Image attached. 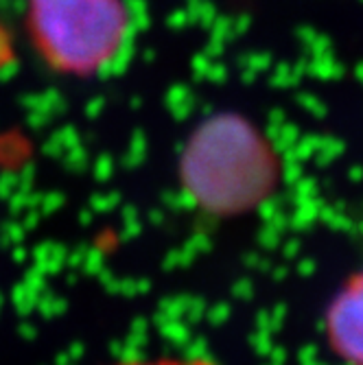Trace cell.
I'll list each match as a JSON object with an SVG mask.
<instances>
[{
	"mask_svg": "<svg viewBox=\"0 0 363 365\" xmlns=\"http://www.w3.org/2000/svg\"><path fill=\"white\" fill-rule=\"evenodd\" d=\"M280 180V160L260 127L237 112L197 123L180 155V182L190 202L215 217L258 208Z\"/></svg>",
	"mask_w": 363,
	"mask_h": 365,
	"instance_id": "6da1fadb",
	"label": "cell"
},
{
	"mask_svg": "<svg viewBox=\"0 0 363 365\" xmlns=\"http://www.w3.org/2000/svg\"><path fill=\"white\" fill-rule=\"evenodd\" d=\"M26 29L51 71L90 77L118 59L131 16L125 0H26Z\"/></svg>",
	"mask_w": 363,
	"mask_h": 365,
	"instance_id": "7a4b0ae2",
	"label": "cell"
},
{
	"mask_svg": "<svg viewBox=\"0 0 363 365\" xmlns=\"http://www.w3.org/2000/svg\"><path fill=\"white\" fill-rule=\"evenodd\" d=\"M331 350L348 365H363V269L352 274L326 311Z\"/></svg>",
	"mask_w": 363,
	"mask_h": 365,
	"instance_id": "3957f363",
	"label": "cell"
},
{
	"mask_svg": "<svg viewBox=\"0 0 363 365\" xmlns=\"http://www.w3.org/2000/svg\"><path fill=\"white\" fill-rule=\"evenodd\" d=\"M9 300H11V304H14V309L22 315V317H26L31 311H33V307H36V300H38V293H33V291H29L26 287H24V282H20V284H16L14 289H11V295H9Z\"/></svg>",
	"mask_w": 363,
	"mask_h": 365,
	"instance_id": "277c9868",
	"label": "cell"
},
{
	"mask_svg": "<svg viewBox=\"0 0 363 365\" xmlns=\"http://www.w3.org/2000/svg\"><path fill=\"white\" fill-rule=\"evenodd\" d=\"M121 365H215L208 359H200V356H160V359H151V361H123Z\"/></svg>",
	"mask_w": 363,
	"mask_h": 365,
	"instance_id": "5b68a950",
	"label": "cell"
},
{
	"mask_svg": "<svg viewBox=\"0 0 363 365\" xmlns=\"http://www.w3.org/2000/svg\"><path fill=\"white\" fill-rule=\"evenodd\" d=\"M24 239V225L22 223H16V221H7L0 225V245L11 250L16 245H20Z\"/></svg>",
	"mask_w": 363,
	"mask_h": 365,
	"instance_id": "8992f818",
	"label": "cell"
},
{
	"mask_svg": "<svg viewBox=\"0 0 363 365\" xmlns=\"http://www.w3.org/2000/svg\"><path fill=\"white\" fill-rule=\"evenodd\" d=\"M18 190V173L7 171L0 175V199H9Z\"/></svg>",
	"mask_w": 363,
	"mask_h": 365,
	"instance_id": "52a82bcc",
	"label": "cell"
},
{
	"mask_svg": "<svg viewBox=\"0 0 363 365\" xmlns=\"http://www.w3.org/2000/svg\"><path fill=\"white\" fill-rule=\"evenodd\" d=\"M24 256H26V252H24V247H20V245H16V247H11V258H14L16 262H22V260H24Z\"/></svg>",
	"mask_w": 363,
	"mask_h": 365,
	"instance_id": "ba28073f",
	"label": "cell"
},
{
	"mask_svg": "<svg viewBox=\"0 0 363 365\" xmlns=\"http://www.w3.org/2000/svg\"><path fill=\"white\" fill-rule=\"evenodd\" d=\"M20 333H22V337H26V339H29V337L36 335V328H31L29 324H22V326H20Z\"/></svg>",
	"mask_w": 363,
	"mask_h": 365,
	"instance_id": "9c48e42d",
	"label": "cell"
},
{
	"mask_svg": "<svg viewBox=\"0 0 363 365\" xmlns=\"http://www.w3.org/2000/svg\"><path fill=\"white\" fill-rule=\"evenodd\" d=\"M3 302H5V297H3V293H0V307H3Z\"/></svg>",
	"mask_w": 363,
	"mask_h": 365,
	"instance_id": "30bf717a",
	"label": "cell"
},
{
	"mask_svg": "<svg viewBox=\"0 0 363 365\" xmlns=\"http://www.w3.org/2000/svg\"><path fill=\"white\" fill-rule=\"evenodd\" d=\"M0 309H3V307H0Z\"/></svg>",
	"mask_w": 363,
	"mask_h": 365,
	"instance_id": "8fae6325",
	"label": "cell"
}]
</instances>
